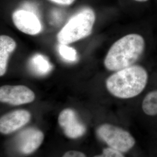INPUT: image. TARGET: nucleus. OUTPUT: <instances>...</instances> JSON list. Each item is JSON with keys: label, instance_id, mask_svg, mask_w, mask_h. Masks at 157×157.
<instances>
[{"label": "nucleus", "instance_id": "13", "mask_svg": "<svg viewBox=\"0 0 157 157\" xmlns=\"http://www.w3.org/2000/svg\"><path fill=\"white\" fill-rule=\"evenodd\" d=\"M58 51L62 58L68 62H76L78 60V53L75 49L67 44H59Z\"/></svg>", "mask_w": 157, "mask_h": 157}, {"label": "nucleus", "instance_id": "4", "mask_svg": "<svg viewBox=\"0 0 157 157\" xmlns=\"http://www.w3.org/2000/svg\"><path fill=\"white\" fill-rule=\"evenodd\" d=\"M97 133L109 147L121 152L129 151L136 144L133 136L126 130L112 124H103Z\"/></svg>", "mask_w": 157, "mask_h": 157}, {"label": "nucleus", "instance_id": "7", "mask_svg": "<svg viewBox=\"0 0 157 157\" xmlns=\"http://www.w3.org/2000/svg\"><path fill=\"white\" fill-rule=\"evenodd\" d=\"M58 123L64 133L69 138H78L86 132L85 126L78 120L76 113L72 109L62 110L59 115Z\"/></svg>", "mask_w": 157, "mask_h": 157}, {"label": "nucleus", "instance_id": "5", "mask_svg": "<svg viewBox=\"0 0 157 157\" xmlns=\"http://www.w3.org/2000/svg\"><path fill=\"white\" fill-rule=\"evenodd\" d=\"M35 99L33 91L23 85H6L0 88V101L13 105L32 102Z\"/></svg>", "mask_w": 157, "mask_h": 157}, {"label": "nucleus", "instance_id": "6", "mask_svg": "<svg viewBox=\"0 0 157 157\" xmlns=\"http://www.w3.org/2000/svg\"><path fill=\"white\" fill-rule=\"evenodd\" d=\"M12 21L17 28L24 33L36 35L41 31V24L37 15L32 11L17 10L12 13Z\"/></svg>", "mask_w": 157, "mask_h": 157}, {"label": "nucleus", "instance_id": "12", "mask_svg": "<svg viewBox=\"0 0 157 157\" xmlns=\"http://www.w3.org/2000/svg\"><path fill=\"white\" fill-rule=\"evenodd\" d=\"M141 108L147 115L157 116V90H152L145 95L141 103Z\"/></svg>", "mask_w": 157, "mask_h": 157}, {"label": "nucleus", "instance_id": "9", "mask_svg": "<svg viewBox=\"0 0 157 157\" xmlns=\"http://www.w3.org/2000/svg\"><path fill=\"white\" fill-rule=\"evenodd\" d=\"M31 114L26 110H16L2 117L0 119V132L3 134H10L21 128L28 124Z\"/></svg>", "mask_w": 157, "mask_h": 157}, {"label": "nucleus", "instance_id": "17", "mask_svg": "<svg viewBox=\"0 0 157 157\" xmlns=\"http://www.w3.org/2000/svg\"><path fill=\"white\" fill-rule=\"evenodd\" d=\"M135 1H137V2H144L146 1H148V0H134Z\"/></svg>", "mask_w": 157, "mask_h": 157}, {"label": "nucleus", "instance_id": "2", "mask_svg": "<svg viewBox=\"0 0 157 157\" xmlns=\"http://www.w3.org/2000/svg\"><path fill=\"white\" fill-rule=\"evenodd\" d=\"M148 73L145 67L135 64L114 72L106 80L109 93L121 99H129L140 95L148 82Z\"/></svg>", "mask_w": 157, "mask_h": 157}, {"label": "nucleus", "instance_id": "15", "mask_svg": "<svg viewBox=\"0 0 157 157\" xmlns=\"http://www.w3.org/2000/svg\"><path fill=\"white\" fill-rule=\"evenodd\" d=\"M62 157H86L83 153L77 151H69L66 152Z\"/></svg>", "mask_w": 157, "mask_h": 157}, {"label": "nucleus", "instance_id": "14", "mask_svg": "<svg viewBox=\"0 0 157 157\" xmlns=\"http://www.w3.org/2000/svg\"><path fill=\"white\" fill-rule=\"evenodd\" d=\"M94 157H125L121 152L118 151L109 147L103 150L101 155H96Z\"/></svg>", "mask_w": 157, "mask_h": 157}, {"label": "nucleus", "instance_id": "3", "mask_svg": "<svg viewBox=\"0 0 157 157\" xmlns=\"http://www.w3.org/2000/svg\"><path fill=\"white\" fill-rule=\"evenodd\" d=\"M95 14L90 8H85L72 17L57 34L59 44H69L89 36L92 32Z\"/></svg>", "mask_w": 157, "mask_h": 157}, {"label": "nucleus", "instance_id": "16", "mask_svg": "<svg viewBox=\"0 0 157 157\" xmlns=\"http://www.w3.org/2000/svg\"><path fill=\"white\" fill-rule=\"evenodd\" d=\"M49 1L61 6H70L73 4L75 0H49Z\"/></svg>", "mask_w": 157, "mask_h": 157}, {"label": "nucleus", "instance_id": "10", "mask_svg": "<svg viewBox=\"0 0 157 157\" xmlns=\"http://www.w3.org/2000/svg\"><path fill=\"white\" fill-rule=\"evenodd\" d=\"M17 47L15 40L10 36L1 35L0 36V76L6 73L8 61L13 51Z\"/></svg>", "mask_w": 157, "mask_h": 157}, {"label": "nucleus", "instance_id": "8", "mask_svg": "<svg viewBox=\"0 0 157 157\" xmlns=\"http://www.w3.org/2000/svg\"><path fill=\"white\" fill-rule=\"evenodd\" d=\"M43 140L44 135L41 131L35 128H28L17 135V148L23 154H30L39 147Z\"/></svg>", "mask_w": 157, "mask_h": 157}, {"label": "nucleus", "instance_id": "1", "mask_svg": "<svg viewBox=\"0 0 157 157\" xmlns=\"http://www.w3.org/2000/svg\"><path fill=\"white\" fill-rule=\"evenodd\" d=\"M146 48V40L141 34H126L111 45L105 57L104 66L112 72L131 67L140 59Z\"/></svg>", "mask_w": 157, "mask_h": 157}, {"label": "nucleus", "instance_id": "11", "mask_svg": "<svg viewBox=\"0 0 157 157\" xmlns=\"http://www.w3.org/2000/svg\"><path fill=\"white\" fill-rule=\"evenodd\" d=\"M30 67L36 74L44 76L50 72L52 66L45 56L37 54L32 56L30 60Z\"/></svg>", "mask_w": 157, "mask_h": 157}]
</instances>
